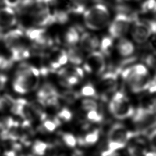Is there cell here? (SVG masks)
I'll list each match as a JSON object with an SVG mask.
<instances>
[{"instance_id": "1", "label": "cell", "mask_w": 156, "mask_h": 156, "mask_svg": "<svg viewBox=\"0 0 156 156\" xmlns=\"http://www.w3.org/2000/svg\"><path fill=\"white\" fill-rule=\"evenodd\" d=\"M40 71L34 66L21 65L16 72L13 88L20 94H26L37 88L39 83Z\"/></svg>"}, {"instance_id": "2", "label": "cell", "mask_w": 156, "mask_h": 156, "mask_svg": "<svg viewBox=\"0 0 156 156\" xmlns=\"http://www.w3.org/2000/svg\"><path fill=\"white\" fill-rule=\"evenodd\" d=\"M110 13L103 4L92 5L83 12V21L86 27L91 30H98L105 27L109 23Z\"/></svg>"}, {"instance_id": "3", "label": "cell", "mask_w": 156, "mask_h": 156, "mask_svg": "<svg viewBox=\"0 0 156 156\" xmlns=\"http://www.w3.org/2000/svg\"><path fill=\"white\" fill-rule=\"evenodd\" d=\"M136 132L129 130L121 123H115L110 127L107 135V149L118 151L124 148Z\"/></svg>"}, {"instance_id": "4", "label": "cell", "mask_w": 156, "mask_h": 156, "mask_svg": "<svg viewBox=\"0 0 156 156\" xmlns=\"http://www.w3.org/2000/svg\"><path fill=\"white\" fill-rule=\"evenodd\" d=\"M108 109L116 119L122 120L133 115L135 110L128 98L122 91H116L111 98Z\"/></svg>"}, {"instance_id": "5", "label": "cell", "mask_w": 156, "mask_h": 156, "mask_svg": "<svg viewBox=\"0 0 156 156\" xmlns=\"http://www.w3.org/2000/svg\"><path fill=\"white\" fill-rule=\"evenodd\" d=\"M132 117L136 132L140 135H147L156 127V112L139 107Z\"/></svg>"}, {"instance_id": "6", "label": "cell", "mask_w": 156, "mask_h": 156, "mask_svg": "<svg viewBox=\"0 0 156 156\" xmlns=\"http://www.w3.org/2000/svg\"><path fill=\"white\" fill-rule=\"evenodd\" d=\"M121 74L132 93H138L148 90L151 79L149 75L147 76L138 75L132 71L130 66L122 69Z\"/></svg>"}, {"instance_id": "7", "label": "cell", "mask_w": 156, "mask_h": 156, "mask_svg": "<svg viewBox=\"0 0 156 156\" xmlns=\"http://www.w3.org/2000/svg\"><path fill=\"white\" fill-rule=\"evenodd\" d=\"M133 15H129L123 12H119L111 22L108 32L110 36L113 38H121L128 32L130 24L133 21Z\"/></svg>"}, {"instance_id": "8", "label": "cell", "mask_w": 156, "mask_h": 156, "mask_svg": "<svg viewBox=\"0 0 156 156\" xmlns=\"http://www.w3.org/2000/svg\"><path fill=\"white\" fill-rule=\"evenodd\" d=\"M83 68L89 73L97 75L102 74L106 68L105 55L101 51L91 52L85 59Z\"/></svg>"}, {"instance_id": "9", "label": "cell", "mask_w": 156, "mask_h": 156, "mask_svg": "<svg viewBox=\"0 0 156 156\" xmlns=\"http://www.w3.org/2000/svg\"><path fill=\"white\" fill-rule=\"evenodd\" d=\"M58 76L62 85L71 87L77 84L83 76V71L79 67L68 66L58 71Z\"/></svg>"}, {"instance_id": "10", "label": "cell", "mask_w": 156, "mask_h": 156, "mask_svg": "<svg viewBox=\"0 0 156 156\" xmlns=\"http://www.w3.org/2000/svg\"><path fill=\"white\" fill-rule=\"evenodd\" d=\"M131 34L133 39L138 43H145L151 35V29L144 20H140L138 16L132 21Z\"/></svg>"}, {"instance_id": "11", "label": "cell", "mask_w": 156, "mask_h": 156, "mask_svg": "<svg viewBox=\"0 0 156 156\" xmlns=\"http://www.w3.org/2000/svg\"><path fill=\"white\" fill-rule=\"evenodd\" d=\"M121 72L118 68L114 71H108L102 74L99 85L104 94H108L116 90L118 87V75Z\"/></svg>"}, {"instance_id": "12", "label": "cell", "mask_w": 156, "mask_h": 156, "mask_svg": "<svg viewBox=\"0 0 156 156\" xmlns=\"http://www.w3.org/2000/svg\"><path fill=\"white\" fill-rule=\"evenodd\" d=\"M27 37L34 42L37 47L44 48L51 44V40L46 34V31L42 27H33L26 31Z\"/></svg>"}, {"instance_id": "13", "label": "cell", "mask_w": 156, "mask_h": 156, "mask_svg": "<svg viewBox=\"0 0 156 156\" xmlns=\"http://www.w3.org/2000/svg\"><path fill=\"white\" fill-rule=\"evenodd\" d=\"M138 132L129 140L127 152L129 156L144 155L146 151V141Z\"/></svg>"}, {"instance_id": "14", "label": "cell", "mask_w": 156, "mask_h": 156, "mask_svg": "<svg viewBox=\"0 0 156 156\" xmlns=\"http://www.w3.org/2000/svg\"><path fill=\"white\" fill-rule=\"evenodd\" d=\"M24 36V32L20 28H16L2 35V39L5 46L10 49L21 44Z\"/></svg>"}, {"instance_id": "15", "label": "cell", "mask_w": 156, "mask_h": 156, "mask_svg": "<svg viewBox=\"0 0 156 156\" xmlns=\"http://www.w3.org/2000/svg\"><path fill=\"white\" fill-rule=\"evenodd\" d=\"M16 21V16L12 8L6 6L0 9V31L13 27Z\"/></svg>"}, {"instance_id": "16", "label": "cell", "mask_w": 156, "mask_h": 156, "mask_svg": "<svg viewBox=\"0 0 156 156\" xmlns=\"http://www.w3.org/2000/svg\"><path fill=\"white\" fill-rule=\"evenodd\" d=\"M48 59L51 69H57L66 63L68 61L67 52L63 49H54L49 53Z\"/></svg>"}, {"instance_id": "17", "label": "cell", "mask_w": 156, "mask_h": 156, "mask_svg": "<svg viewBox=\"0 0 156 156\" xmlns=\"http://www.w3.org/2000/svg\"><path fill=\"white\" fill-rule=\"evenodd\" d=\"M81 49L86 52H91L96 49L100 44L98 37L90 32H83L80 37Z\"/></svg>"}, {"instance_id": "18", "label": "cell", "mask_w": 156, "mask_h": 156, "mask_svg": "<svg viewBox=\"0 0 156 156\" xmlns=\"http://www.w3.org/2000/svg\"><path fill=\"white\" fill-rule=\"evenodd\" d=\"M58 95L59 94H58L55 87L49 83L43 84L37 94L38 101L43 106L46 101Z\"/></svg>"}, {"instance_id": "19", "label": "cell", "mask_w": 156, "mask_h": 156, "mask_svg": "<svg viewBox=\"0 0 156 156\" xmlns=\"http://www.w3.org/2000/svg\"><path fill=\"white\" fill-rule=\"evenodd\" d=\"M116 48L118 53L122 57H130L135 51L133 44L128 39L124 38L119 40Z\"/></svg>"}, {"instance_id": "20", "label": "cell", "mask_w": 156, "mask_h": 156, "mask_svg": "<svg viewBox=\"0 0 156 156\" xmlns=\"http://www.w3.org/2000/svg\"><path fill=\"white\" fill-rule=\"evenodd\" d=\"M11 57L10 58L13 62L23 60L30 56L29 50L23 44L14 47L10 49Z\"/></svg>"}, {"instance_id": "21", "label": "cell", "mask_w": 156, "mask_h": 156, "mask_svg": "<svg viewBox=\"0 0 156 156\" xmlns=\"http://www.w3.org/2000/svg\"><path fill=\"white\" fill-rule=\"evenodd\" d=\"M67 55L68 60L73 65H80L83 61V50L80 48L75 46H71L67 52Z\"/></svg>"}, {"instance_id": "22", "label": "cell", "mask_w": 156, "mask_h": 156, "mask_svg": "<svg viewBox=\"0 0 156 156\" xmlns=\"http://www.w3.org/2000/svg\"><path fill=\"white\" fill-rule=\"evenodd\" d=\"M99 134L100 132L98 129H94L87 133L80 139L77 140V142L81 145L86 146L94 145L98 142L99 138Z\"/></svg>"}, {"instance_id": "23", "label": "cell", "mask_w": 156, "mask_h": 156, "mask_svg": "<svg viewBox=\"0 0 156 156\" xmlns=\"http://www.w3.org/2000/svg\"><path fill=\"white\" fill-rule=\"evenodd\" d=\"M40 127V130L44 133H51L56 130L60 121L56 117L54 119H44Z\"/></svg>"}, {"instance_id": "24", "label": "cell", "mask_w": 156, "mask_h": 156, "mask_svg": "<svg viewBox=\"0 0 156 156\" xmlns=\"http://www.w3.org/2000/svg\"><path fill=\"white\" fill-rule=\"evenodd\" d=\"M80 40V35L76 28L69 27L65 35V41L66 43L71 46H75Z\"/></svg>"}, {"instance_id": "25", "label": "cell", "mask_w": 156, "mask_h": 156, "mask_svg": "<svg viewBox=\"0 0 156 156\" xmlns=\"http://www.w3.org/2000/svg\"><path fill=\"white\" fill-rule=\"evenodd\" d=\"M48 145L41 140H36L32 145V152L35 156H43L46 152Z\"/></svg>"}, {"instance_id": "26", "label": "cell", "mask_w": 156, "mask_h": 156, "mask_svg": "<svg viewBox=\"0 0 156 156\" xmlns=\"http://www.w3.org/2000/svg\"><path fill=\"white\" fill-rule=\"evenodd\" d=\"M15 100L10 96L7 94L0 96V112L11 111Z\"/></svg>"}, {"instance_id": "27", "label": "cell", "mask_w": 156, "mask_h": 156, "mask_svg": "<svg viewBox=\"0 0 156 156\" xmlns=\"http://www.w3.org/2000/svg\"><path fill=\"white\" fill-rule=\"evenodd\" d=\"M113 46V38L110 36L104 37L100 41L99 47L101 52L105 55L110 54V51Z\"/></svg>"}, {"instance_id": "28", "label": "cell", "mask_w": 156, "mask_h": 156, "mask_svg": "<svg viewBox=\"0 0 156 156\" xmlns=\"http://www.w3.org/2000/svg\"><path fill=\"white\" fill-rule=\"evenodd\" d=\"M61 138L65 145L70 148L76 147L77 143V140L76 136L71 133H63L62 135Z\"/></svg>"}, {"instance_id": "29", "label": "cell", "mask_w": 156, "mask_h": 156, "mask_svg": "<svg viewBox=\"0 0 156 156\" xmlns=\"http://www.w3.org/2000/svg\"><path fill=\"white\" fill-rule=\"evenodd\" d=\"M141 11L144 13H156V0H145L141 5Z\"/></svg>"}, {"instance_id": "30", "label": "cell", "mask_w": 156, "mask_h": 156, "mask_svg": "<svg viewBox=\"0 0 156 156\" xmlns=\"http://www.w3.org/2000/svg\"><path fill=\"white\" fill-rule=\"evenodd\" d=\"M80 106L82 110L86 112L98 108V104L97 102L94 99L91 98L83 99L81 102Z\"/></svg>"}, {"instance_id": "31", "label": "cell", "mask_w": 156, "mask_h": 156, "mask_svg": "<svg viewBox=\"0 0 156 156\" xmlns=\"http://www.w3.org/2000/svg\"><path fill=\"white\" fill-rule=\"evenodd\" d=\"M80 95L83 97H94L96 96V90L93 85L90 83L85 85L80 91Z\"/></svg>"}, {"instance_id": "32", "label": "cell", "mask_w": 156, "mask_h": 156, "mask_svg": "<svg viewBox=\"0 0 156 156\" xmlns=\"http://www.w3.org/2000/svg\"><path fill=\"white\" fill-rule=\"evenodd\" d=\"M57 119L60 122H69L73 118V114L68 108H62L57 113Z\"/></svg>"}, {"instance_id": "33", "label": "cell", "mask_w": 156, "mask_h": 156, "mask_svg": "<svg viewBox=\"0 0 156 156\" xmlns=\"http://www.w3.org/2000/svg\"><path fill=\"white\" fill-rule=\"evenodd\" d=\"M53 17L54 23H58L61 24L66 23L69 19L68 13L62 10L56 11L53 13Z\"/></svg>"}, {"instance_id": "34", "label": "cell", "mask_w": 156, "mask_h": 156, "mask_svg": "<svg viewBox=\"0 0 156 156\" xmlns=\"http://www.w3.org/2000/svg\"><path fill=\"white\" fill-rule=\"evenodd\" d=\"M86 118L90 122H99L102 120L103 116L101 112L98 109H96L87 112Z\"/></svg>"}, {"instance_id": "35", "label": "cell", "mask_w": 156, "mask_h": 156, "mask_svg": "<svg viewBox=\"0 0 156 156\" xmlns=\"http://www.w3.org/2000/svg\"><path fill=\"white\" fill-rule=\"evenodd\" d=\"M143 60L147 66L152 69H156V52L149 53L142 57Z\"/></svg>"}, {"instance_id": "36", "label": "cell", "mask_w": 156, "mask_h": 156, "mask_svg": "<svg viewBox=\"0 0 156 156\" xmlns=\"http://www.w3.org/2000/svg\"><path fill=\"white\" fill-rule=\"evenodd\" d=\"M130 67L132 71L138 75L143 76H147L149 75L147 67L143 64L137 63Z\"/></svg>"}, {"instance_id": "37", "label": "cell", "mask_w": 156, "mask_h": 156, "mask_svg": "<svg viewBox=\"0 0 156 156\" xmlns=\"http://www.w3.org/2000/svg\"><path fill=\"white\" fill-rule=\"evenodd\" d=\"M147 135L148 143L151 147L153 151H156V127L152 130Z\"/></svg>"}, {"instance_id": "38", "label": "cell", "mask_w": 156, "mask_h": 156, "mask_svg": "<svg viewBox=\"0 0 156 156\" xmlns=\"http://www.w3.org/2000/svg\"><path fill=\"white\" fill-rule=\"evenodd\" d=\"M13 62L10 58H7V57L0 55V69L7 70L9 69L12 65Z\"/></svg>"}, {"instance_id": "39", "label": "cell", "mask_w": 156, "mask_h": 156, "mask_svg": "<svg viewBox=\"0 0 156 156\" xmlns=\"http://www.w3.org/2000/svg\"><path fill=\"white\" fill-rule=\"evenodd\" d=\"M79 94L73 92V91H69V92H67L63 94L62 98L63 99L67 102L71 104L73 102H74L77 98L79 97Z\"/></svg>"}, {"instance_id": "40", "label": "cell", "mask_w": 156, "mask_h": 156, "mask_svg": "<svg viewBox=\"0 0 156 156\" xmlns=\"http://www.w3.org/2000/svg\"><path fill=\"white\" fill-rule=\"evenodd\" d=\"M22 0H3L4 4L10 8L17 7Z\"/></svg>"}, {"instance_id": "41", "label": "cell", "mask_w": 156, "mask_h": 156, "mask_svg": "<svg viewBox=\"0 0 156 156\" xmlns=\"http://www.w3.org/2000/svg\"><path fill=\"white\" fill-rule=\"evenodd\" d=\"M144 21L147 23L149 26L152 34H156V20H149L144 19Z\"/></svg>"}, {"instance_id": "42", "label": "cell", "mask_w": 156, "mask_h": 156, "mask_svg": "<svg viewBox=\"0 0 156 156\" xmlns=\"http://www.w3.org/2000/svg\"><path fill=\"white\" fill-rule=\"evenodd\" d=\"M101 156H120V154L118 151H112L107 149L102 152Z\"/></svg>"}, {"instance_id": "43", "label": "cell", "mask_w": 156, "mask_h": 156, "mask_svg": "<svg viewBox=\"0 0 156 156\" xmlns=\"http://www.w3.org/2000/svg\"><path fill=\"white\" fill-rule=\"evenodd\" d=\"M5 80H6L5 77L4 76L0 75V88H2L4 83L5 82Z\"/></svg>"}, {"instance_id": "44", "label": "cell", "mask_w": 156, "mask_h": 156, "mask_svg": "<svg viewBox=\"0 0 156 156\" xmlns=\"http://www.w3.org/2000/svg\"><path fill=\"white\" fill-rule=\"evenodd\" d=\"M144 156H156V151L146 152Z\"/></svg>"}, {"instance_id": "45", "label": "cell", "mask_w": 156, "mask_h": 156, "mask_svg": "<svg viewBox=\"0 0 156 156\" xmlns=\"http://www.w3.org/2000/svg\"><path fill=\"white\" fill-rule=\"evenodd\" d=\"M79 1H82V2H83V1H86V0H79Z\"/></svg>"}]
</instances>
